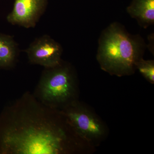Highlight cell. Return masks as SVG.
Wrapping results in <instances>:
<instances>
[{
    "instance_id": "9c48e42d",
    "label": "cell",
    "mask_w": 154,
    "mask_h": 154,
    "mask_svg": "<svg viewBox=\"0 0 154 154\" xmlns=\"http://www.w3.org/2000/svg\"><path fill=\"white\" fill-rule=\"evenodd\" d=\"M136 69L149 82L154 83V62L152 60H145L143 57L136 63Z\"/></svg>"
},
{
    "instance_id": "277c9868",
    "label": "cell",
    "mask_w": 154,
    "mask_h": 154,
    "mask_svg": "<svg viewBox=\"0 0 154 154\" xmlns=\"http://www.w3.org/2000/svg\"><path fill=\"white\" fill-rule=\"evenodd\" d=\"M60 111L77 139L94 143L105 135V126L102 122L77 100Z\"/></svg>"
},
{
    "instance_id": "52a82bcc",
    "label": "cell",
    "mask_w": 154,
    "mask_h": 154,
    "mask_svg": "<svg viewBox=\"0 0 154 154\" xmlns=\"http://www.w3.org/2000/svg\"><path fill=\"white\" fill-rule=\"evenodd\" d=\"M128 12L139 24L146 28L154 22V0H134Z\"/></svg>"
},
{
    "instance_id": "3957f363",
    "label": "cell",
    "mask_w": 154,
    "mask_h": 154,
    "mask_svg": "<svg viewBox=\"0 0 154 154\" xmlns=\"http://www.w3.org/2000/svg\"><path fill=\"white\" fill-rule=\"evenodd\" d=\"M75 76L70 66L62 62L45 68L33 95L46 106L60 110L76 100Z\"/></svg>"
},
{
    "instance_id": "ba28073f",
    "label": "cell",
    "mask_w": 154,
    "mask_h": 154,
    "mask_svg": "<svg viewBox=\"0 0 154 154\" xmlns=\"http://www.w3.org/2000/svg\"><path fill=\"white\" fill-rule=\"evenodd\" d=\"M18 53V45L13 37L0 33V68L14 66Z\"/></svg>"
},
{
    "instance_id": "7a4b0ae2",
    "label": "cell",
    "mask_w": 154,
    "mask_h": 154,
    "mask_svg": "<svg viewBox=\"0 0 154 154\" xmlns=\"http://www.w3.org/2000/svg\"><path fill=\"white\" fill-rule=\"evenodd\" d=\"M144 50L143 39L130 35L122 25L114 23L102 32L97 59L101 68L118 77L132 74Z\"/></svg>"
},
{
    "instance_id": "6da1fadb",
    "label": "cell",
    "mask_w": 154,
    "mask_h": 154,
    "mask_svg": "<svg viewBox=\"0 0 154 154\" xmlns=\"http://www.w3.org/2000/svg\"><path fill=\"white\" fill-rule=\"evenodd\" d=\"M76 140L60 110L27 92L8 107L0 133V153L66 154Z\"/></svg>"
},
{
    "instance_id": "8992f818",
    "label": "cell",
    "mask_w": 154,
    "mask_h": 154,
    "mask_svg": "<svg viewBox=\"0 0 154 154\" xmlns=\"http://www.w3.org/2000/svg\"><path fill=\"white\" fill-rule=\"evenodd\" d=\"M46 0H16L8 22L26 28H34L44 13Z\"/></svg>"
},
{
    "instance_id": "5b68a950",
    "label": "cell",
    "mask_w": 154,
    "mask_h": 154,
    "mask_svg": "<svg viewBox=\"0 0 154 154\" xmlns=\"http://www.w3.org/2000/svg\"><path fill=\"white\" fill-rule=\"evenodd\" d=\"M62 51L59 43L48 35L36 38L25 50L30 63L45 68L60 64Z\"/></svg>"
}]
</instances>
